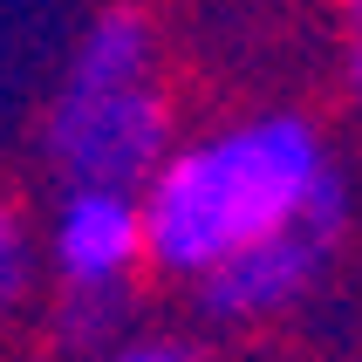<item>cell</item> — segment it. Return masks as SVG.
Returning <instances> with one entry per match:
<instances>
[{"mask_svg": "<svg viewBox=\"0 0 362 362\" xmlns=\"http://www.w3.org/2000/svg\"><path fill=\"white\" fill-rule=\"evenodd\" d=\"M342 192L328 144L308 117H246L233 130L185 144L151 171L144 219H151V267L164 281H199L240 246L294 226L301 212Z\"/></svg>", "mask_w": 362, "mask_h": 362, "instance_id": "6da1fadb", "label": "cell"}, {"mask_svg": "<svg viewBox=\"0 0 362 362\" xmlns=\"http://www.w3.org/2000/svg\"><path fill=\"white\" fill-rule=\"evenodd\" d=\"M342 233H349V185L328 192L315 212H301L294 226L267 233V240L240 246L233 260H219L212 274L192 281V301L212 328H267V322H287L294 308L328 281V267L342 253Z\"/></svg>", "mask_w": 362, "mask_h": 362, "instance_id": "7a4b0ae2", "label": "cell"}, {"mask_svg": "<svg viewBox=\"0 0 362 362\" xmlns=\"http://www.w3.org/2000/svg\"><path fill=\"white\" fill-rule=\"evenodd\" d=\"M41 151L62 171V185H130L144 192L178 144H171V110L151 82H69L48 110Z\"/></svg>", "mask_w": 362, "mask_h": 362, "instance_id": "3957f363", "label": "cell"}, {"mask_svg": "<svg viewBox=\"0 0 362 362\" xmlns=\"http://www.w3.org/2000/svg\"><path fill=\"white\" fill-rule=\"evenodd\" d=\"M48 267L62 287H130L151 267V219L130 185H69L48 219Z\"/></svg>", "mask_w": 362, "mask_h": 362, "instance_id": "277c9868", "label": "cell"}, {"mask_svg": "<svg viewBox=\"0 0 362 362\" xmlns=\"http://www.w3.org/2000/svg\"><path fill=\"white\" fill-rule=\"evenodd\" d=\"M151 55H158V41H151V21L137 7H110V14L89 21V35L76 41V62H69V82H151Z\"/></svg>", "mask_w": 362, "mask_h": 362, "instance_id": "5b68a950", "label": "cell"}, {"mask_svg": "<svg viewBox=\"0 0 362 362\" xmlns=\"http://www.w3.org/2000/svg\"><path fill=\"white\" fill-rule=\"evenodd\" d=\"M55 328L69 349H123L117 328H130V287H62Z\"/></svg>", "mask_w": 362, "mask_h": 362, "instance_id": "8992f818", "label": "cell"}, {"mask_svg": "<svg viewBox=\"0 0 362 362\" xmlns=\"http://www.w3.org/2000/svg\"><path fill=\"white\" fill-rule=\"evenodd\" d=\"M35 274H41L35 233H28V219H21L14 205H0V315L21 308V294L35 287Z\"/></svg>", "mask_w": 362, "mask_h": 362, "instance_id": "52a82bcc", "label": "cell"}, {"mask_svg": "<svg viewBox=\"0 0 362 362\" xmlns=\"http://www.w3.org/2000/svg\"><path fill=\"white\" fill-rule=\"evenodd\" d=\"M349 96L362 103V28H356V41H349Z\"/></svg>", "mask_w": 362, "mask_h": 362, "instance_id": "ba28073f", "label": "cell"}, {"mask_svg": "<svg viewBox=\"0 0 362 362\" xmlns=\"http://www.w3.org/2000/svg\"><path fill=\"white\" fill-rule=\"evenodd\" d=\"M342 7H349V21H356V28H362V0H342Z\"/></svg>", "mask_w": 362, "mask_h": 362, "instance_id": "9c48e42d", "label": "cell"}]
</instances>
